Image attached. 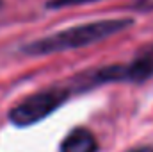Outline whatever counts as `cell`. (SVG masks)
<instances>
[{
  "label": "cell",
  "mask_w": 153,
  "mask_h": 152,
  "mask_svg": "<svg viewBox=\"0 0 153 152\" xmlns=\"http://www.w3.org/2000/svg\"><path fill=\"white\" fill-rule=\"evenodd\" d=\"M134 25L132 18H109V20H96L82 25H73L48 36L25 43L20 50L27 56H48L57 52H68L75 48H84L94 45L105 38H111L117 32H123Z\"/></svg>",
  "instance_id": "6da1fadb"
},
{
  "label": "cell",
  "mask_w": 153,
  "mask_h": 152,
  "mask_svg": "<svg viewBox=\"0 0 153 152\" xmlns=\"http://www.w3.org/2000/svg\"><path fill=\"white\" fill-rule=\"evenodd\" d=\"M73 95V90L70 84H53L48 88H43L36 93L27 95L18 104L11 108L7 118L16 127H30L43 122L46 116L53 114L62 104L70 100Z\"/></svg>",
  "instance_id": "7a4b0ae2"
},
{
  "label": "cell",
  "mask_w": 153,
  "mask_h": 152,
  "mask_svg": "<svg viewBox=\"0 0 153 152\" xmlns=\"http://www.w3.org/2000/svg\"><path fill=\"white\" fill-rule=\"evenodd\" d=\"M59 152H98L96 136L87 127H75L62 140Z\"/></svg>",
  "instance_id": "3957f363"
},
{
  "label": "cell",
  "mask_w": 153,
  "mask_h": 152,
  "mask_svg": "<svg viewBox=\"0 0 153 152\" xmlns=\"http://www.w3.org/2000/svg\"><path fill=\"white\" fill-rule=\"evenodd\" d=\"M100 0H46L45 7L46 9H62V7H71V5H84V4H93Z\"/></svg>",
  "instance_id": "277c9868"
},
{
  "label": "cell",
  "mask_w": 153,
  "mask_h": 152,
  "mask_svg": "<svg viewBox=\"0 0 153 152\" xmlns=\"http://www.w3.org/2000/svg\"><path fill=\"white\" fill-rule=\"evenodd\" d=\"M132 9H139V11H148V9H153V0H139L135 5H132Z\"/></svg>",
  "instance_id": "5b68a950"
},
{
  "label": "cell",
  "mask_w": 153,
  "mask_h": 152,
  "mask_svg": "<svg viewBox=\"0 0 153 152\" xmlns=\"http://www.w3.org/2000/svg\"><path fill=\"white\" fill-rule=\"evenodd\" d=\"M126 152H153V145H139V147H134Z\"/></svg>",
  "instance_id": "8992f818"
},
{
  "label": "cell",
  "mask_w": 153,
  "mask_h": 152,
  "mask_svg": "<svg viewBox=\"0 0 153 152\" xmlns=\"http://www.w3.org/2000/svg\"><path fill=\"white\" fill-rule=\"evenodd\" d=\"M2 4H4V0H0V7H2Z\"/></svg>",
  "instance_id": "52a82bcc"
}]
</instances>
